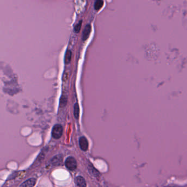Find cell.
<instances>
[{"instance_id": "cell-1", "label": "cell", "mask_w": 187, "mask_h": 187, "mask_svg": "<svg viewBox=\"0 0 187 187\" xmlns=\"http://www.w3.org/2000/svg\"><path fill=\"white\" fill-rule=\"evenodd\" d=\"M63 129L61 124H56L53 127L52 135L55 139H59L63 135Z\"/></svg>"}, {"instance_id": "cell-2", "label": "cell", "mask_w": 187, "mask_h": 187, "mask_svg": "<svg viewBox=\"0 0 187 187\" xmlns=\"http://www.w3.org/2000/svg\"><path fill=\"white\" fill-rule=\"evenodd\" d=\"M65 164L66 168L69 170L74 171L77 168V161L73 157H68L65 160Z\"/></svg>"}, {"instance_id": "cell-3", "label": "cell", "mask_w": 187, "mask_h": 187, "mask_svg": "<svg viewBox=\"0 0 187 187\" xmlns=\"http://www.w3.org/2000/svg\"><path fill=\"white\" fill-rule=\"evenodd\" d=\"M79 146L80 148L83 151H87L88 148V142L87 138L83 136L80 138Z\"/></svg>"}, {"instance_id": "cell-4", "label": "cell", "mask_w": 187, "mask_h": 187, "mask_svg": "<svg viewBox=\"0 0 187 187\" xmlns=\"http://www.w3.org/2000/svg\"><path fill=\"white\" fill-rule=\"evenodd\" d=\"M91 30H92V27H91L90 24L86 25L85 27L83 29V41H86V40H87V39H88V37L91 34Z\"/></svg>"}, {"instance_id": "cell-5", "label": "cell", "mask_w": 187, "mask_h": 187, "mask_svg": "<svg viewBox=\"0 0 187 187\" xmlns=\"http://www.w3.org/2000/svg\"><path fill=\"white\" fill-rule=\"evenodd\" d=\"M63 162V156L59 154L57 155L51 160V164L54 166H60Z\"/></svg>"}, {"instance_id": "cell-6", "label": "cell", "mask_w": 187, "mask_h": 187, "mask_svg": "<svg viewBox=\"0 0 187 187\" xmlns=\"http://www.w3.org/2000/svg\"><path fill=\"white\" fill-rule=\"evenodd\" d=\"M75 184L77 187H86L85 179L82 176H77L75 179Z\"/></svg>"}, {"instance_id": "cell-7", "label": "cell", "mask_w": 187, "mask_h": 187, "mask_svg": "<svg viewBox=\"0 0 187 187\" xmlns=\"http://www.w3.org/2000/svg\"><path fill=\"white\" fill-rule=\"evenodd\" d=\"M36 179L34 178L29 179L27 181L24 182L23 184L20 185V187H34L36 184Z\"/></svg>"}, {"instance_id": "cell-8", "label": "cell", "mask_w": 187, "mask_h": 187, "mask_svg": "<svg viewBox=\"0 0 187 187\" xmlns=\"http://www.w3.org/2000/svg\"><path fill=\"white\" fill-rule=\"evenodd\" d=\"M88 171L92 176L96 178H99L100 173L92 165H89L88 167Z\"/></svg>"}, {"instance_id": "cell-9", "label": "cell", "mask_w": 187, "mask_h": 187, "mask_svg": "<svg viewBox=\"0 0 187 187\" xmlns=\"http://www.w3.org/2000/svg\"><path fill=\"white\" fill-rule=\"evenodd\" d=\"M72 57V51L70 50H67L66 53H65V57H64L65 63L66 64H68L70 62V61H71Z\"/></svg>"}, {"instance_id": "cell-10", "label": "cell", "mask_w": 187, "mask_h": 187, "mask_svg": "<svg viewBox=\"0 0 187 187\" xmlns=\"http://www.w3.org/2000/svg\"><path fill=\"white\" fill-rule=\"evenodd\" d=\"M104 5L103 0H96L94 4V9L96 11H99Z\"/></svg>"}, {"instance_id": "cell-11", "label": "cell", "mask_w": 187, "mask_h": 187, "mask_svg": "<svg viewBox=\"0 0 187 187\" xmlns=\"http://www.w3.org/2000/svg\"><path fill=\"white\" fill-rule=\"evenodd\" d=\"M79 111H80V109H79V106L77 103H76L74 105V114L75 118L76 119H78L79 118Z\"/></svg>"}, {"instance_id": "cell-12", "label": "cell", "mask_w": 187, "mask_h": 187, "mask_svg": "<svg viewBox=\"0 0 187 187\" xmlns=\"http://www.w3.org/2000/svg\"><path fill=\"white\" fill-rule=\"evenodd\" d=\"M82 26V21L81 20L79 22L77 23L76 25L74 27V32L76 33H78L80 32V30L81 29Z\"/></svg>"}]
</instances>
